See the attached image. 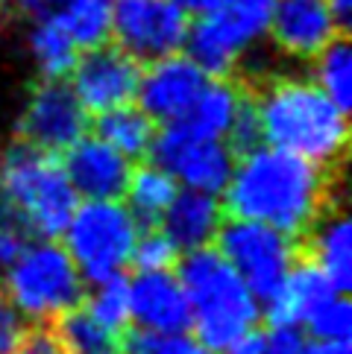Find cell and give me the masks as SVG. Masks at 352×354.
<instances>
[{"mask_svg":"<svg viewBox=\"0 0 352 354\" xmlns=\"http://www.w3.org/2000/svg\"><path fill=\"white\" fill-rule=\"evenodd\" d=\"M211 243H218V252L232 263L235 272L261 301H267L279 290L299 252L297 240L276 232L273 225L238 217L223 220Z\"/></svg>","mask_w":352,"mask_h":354,"instance_id":"obj_8","label":"cell"},{"mask_svg":"<svg viewBox=\"0 0 352 354\" xmlns=\"http://www.w3.org/2000/svg\"><path fill=\"white\" fill-rule=\"evenodd\" d=\"M220 223H223V205L215 199V194L188 187V191H176L170 205L161 214L159 229L182 252H188L197 246H209L215 240Z\"/></svg>","mask_w":352,"mask_h":354,"instance_id":"obj_19","label":"cell"},{"mask_svg":"<svg viewBox=\"0 0 352 354\" xmlns=\"http://www.w3.org/2000/svg\"><path fill=\"white\" fill-rule=\"evenodd\" d=\"M0 290L35 322H53L85 301V278L56 237H42L35 243L30 240L0 275Z\"/></svg>","mask_w":352,"mask_h":354,"instance_id":"obj_6","label":"cell"},{"mask_svg":"<svg viewBox=\"0 0 352 354\" xmlns=\"http://www.w3.org/2000/svg\"><path fill=\"white\" fill-rule=\"evenodd\" d=\"M179 3L188 9V15H200V12H206L215 0H179Z\"/></svg>","mask_w":352,"mask_h":354,"instance_id":"obj_39","label":"cell"},{"mask_svg":"<svg viewBox=\"0 0 352 354\" xmlns=\"http://www.w3.org/2000/svg\"><path fill=\"white\" fill-rule=\"evenodd\" d=\"M0 187L35 237H62L80 205V194L68 182L59 156L24 138L0 149Z\"/></svg>","mask_w":352,"mask_h":354,"instance_id":"obj_4","label":"cell"},{"mask_svg":"<svg viewBox=\"0 0 352 354\" xmlns=\"http://www.w3.org/2000/svg\"><path fill=\"white\" fill-rule=\"evenodd\" d=\"M62 170H65L73 191L88 199H121L130 182V158L121 156L100 138H77L68 149L59 153Z\"/></svg>","mask_w":352,"mask_h":354,"instance_id":"obj_15","label":"cell"},{"mask_svg":"<svg viewBox=\"0 0 352 354\" xmlns=\"http://www.w3.org/2000/svg\"><path fill=\"white\" fill-rule=\"evenodd\" d=\"M15 354H68V351L62 346V339L56 337L53 325L33 322V325H27V331H24Z\"/></svg>","mask_w":352,"mask_h":354,"instance_id":"obj_32","label":"cell"},{"mask_svg":"<svg viewBox=\"0 0 352 354\" xmlns=\"http://www.w3.org/2000/svg\"><path fill=\"white\" fill-rule=\"evenodd\" d=\"M276 0H215L194 15L185 35V53L206 77L232 80L258 56L267 41Z\"/></svg>","mask_w":352,"mask_h":354,"instance_id":"obj_5","label":"cell"},{"mask_svg":"<svg viewBox=\"0 0 352 354\" xmlns=\"http://www.w3.org/2000/svg\"><path fill=\"white\" fill-rule=\"evenodd\" d=\"M68 85L80 100L88 118L103 115L109 109H121L135 103L138 80H141V62L130 56L118 44H97L80 50L77 62L68 73Z\"/></svg>","mask_w":352,"mask_h":354,"instance_id":"obj_11","label":"cell"},{"mask_svg":"<svg viewBox=\"0 0 352 354\" xmlns=\"http://www.w3.org/2000/svg\"><path fill=\"white\" fill-rule=\"evenodd\" d=\"M173 270L191 305L194 339L206 351L220 354L256 328L258 299L211 243L188 249Z\"/></svg>","mask_w":352,"mask_h":354,"instance_id":"obj_3","label":"cell"},{"mask_svg":"<svg viewBox=\"0 0 352 354\" xmlns=\"http://www.w3.org/2000/svg\"><path fill=\"white\" fill-rule=\"evenodd\" d=\"M223 214L258 220L303 240L329 208L344 202V170H326L276 147H256L235 161L223 187Z\"/></svg>","mask_w":352,"mask_h":354,"instance_id":"obj_1","label":"cell"},{"mask_svg":"<svg viewBox=\"0 0 352 354\" xmlns=\"http://www.w3.org/2000/svg\"><path fill=\"white\" fill-rule=\"evenodd\" d=\"M147 156L173 179H182L188 187L206 194H220L235 170L232 149L220 138H197L179 120L165 123V129L150 144Z\"/></svg>","mask_w":352,"mask_h":354,"instance_id":"obj_10","label":"cell"},{"mask_svg":"<svg viewBox=\"0 0 352 354\" xmlns=\"http://www.w3.org/2000/svg\"><path fill=\"white\" fill-rule=\"evenodd\" d=\"M138 223L118 199H88L65 225V249L85 284H100L121 272L138 240Z\"/></svg>","mask_w":352,"mask_h":354,"instance_id":"obj_7","label":"cell"},{"mask_svg":"<svg viewBox=\"0 0 352 354\" xmlns=\"http://www.w3.org/2000/svg\"><path fill=\"white\" fill-rule=\"evenodd\" d=\"M261 339H264V334L253 328V331H247L241 339H235L226 351L229 354H261Z\"/></svg>","mask_w":352,"mask_h":354,"instance_id":"obj_35","label":"cell"},{"mask_svg":"<svg viewBox=\"0 0 352 354\" xmlns=\"http://www.w3.org/2000/svg\"><path fill=\"white\" fill-rule=\"evenodd\" d=\"M306 354H352L349 339H320V343H308Z\"/></svg>","mask_w":352,"mask_h":354,"instance_id":"obj_37","label":"cell"},{"mask_svg":"<svg viewBox=\"0 0 352 354\" xmlns=\"http://www.w3.org/2000/svg\"><path fill=\"white\" fill-rule=\"evenodd\" d=\"M132 267L135 272H153V270H173L179 261V246L156 225V229L138 232V240L132 246Z\"/></svg>","mask_w":352,"mask_h":354,"instance_id":"obj_29","label":"cell"},{"mask_svg":"<svg viewBox=\"0 0 352 354\" xmlns=\"http://www.w3.org/2000/svg\"><path fill=\"white\" fill-rule=\"evenodd\" d=\"M130 319L156 331H191V305L170 270L138 272L130 284Z\"/></svg>","mask_w":352,"mask_h":354,"instance_id":"obj_16","label":"cell"},{"mask_svg":"<svg viewBox=\"0 0 352 354\" xmlns=\"http://www.w3.org/2000/svg\"><path fill=\"white\" fill-rule=\"evenodd\" d=\"M308 337L297 325H273L261 339V354H306Z\"/></svg>","mask_w":352,"mask_h":354,"instance_id":"obj_33","label":"cell"},{"mask_svg":"<svg viewBox=\"0 0 352 354\" xmlns=\"http://www.w3.org/2000/svg\"><path fill=\"white\" fill-rule=\"evenodd\" d=\"M88 132V115L65 80H42L30 91L15 138L59 156Z\"/></svg>","mask_w":352,"mask_h":354,"instance_id":"obj_12","label":"cell"},{"mask_svg":"<svg viewBox=\"0 0 352 354\" xmlns=\"http://www.w3.org/2000/svg\"><path fill=\"white\" fill-rule=\"evenodd\" d=\"M299 252L317 263L323 275L329 278L335 293H349L352 287V232H349V217L346 205H335L314 223V229L297 240Z\"/></svg>","mask_w":352,"mask_h":354,"instance_id":"obj_18","label":"cell"},{"mask_svg":"<svg viewBox=\"0 0 352 354\" xmlns=\"http://www.w3.org/2000/svg\"><path fill=\"white\" fill-rule=\"evenodd\" d=\"M341 30L326 0H276L267 41L285 59L311 62Z\"/></svg>","mask_w":352,"mask_h":354,"instance_id":"obj_14","label":"cell"},{"mask_svg":"<svg viewBox=\"0 0 352 354\" xmlns=\"http://www.w3.org/2000/svg\"><path fill=\"white\" fill-rule=\"evenodd\" d=\"M18 12H24L27 18H39V15H50L56 9L59 0H12Z\"/></svg>","mask_w":352,"mask_h":354,"instance_id":"obj_36","label":"cell"},{"mask_svg":"<svg viewBox=\"0 0 352 354\" xmlns=\"http://www.w3.org/2000/svg\"><path fill=\"white\" fill-rule=\"evenodd\" d=\"M335 296V287L329 284V278L323 275V270L314 263L306 252H297V261L291 263V270L282 278L279 290L264 301V319L267 325H303L308 319V313Z\"/></svg>","mask_w":352,"mask_h":354,"instance_id":"obj_17","label":"cell"},{"mask_svg":"<svg viewBox=\"0 0 352 354\" xmlns=\"http://www.w3.org/2000/svg\"><path fill=\"white\" fill-rule=\"evenodd\" d=\"M130 196V208L132 217L138 223V229H156L161 214L170 205V199L176 196V179L161 170L159 164H138L130 170V182H127V194Z\"/></svg>","mask_w":352,"mask_h":354,"instance_id":"obj_23","label":"cell"},{"mask_svg":"<svg viewBox=\"0 0 352 354\" xmlns=\"http://www.w3.org/2000/svg\"><path fill=\"white\" fill-rule=\"evenodd\" d=\"M209 80L211 77H206L203 68L179 50L150 59L141 65V80H138V109H144L156 123H170L194 106Z\"/></svg>","mask_w":352,"mask_h":354,"instance_id":"obj_13","label":"cell"},{"mask_svg":"<svg viewBox=\"0 0 352 354\" xmlns=\"http://www.w3.org/2000/svg\"><path fill=\"white\" fill-rule=\"evenodd\" d=\"M303 325H308L311 337H317V339H349V334H352V305H349V299L344 293L329 296L308 313V319Z\"/></svg>","mask_w":352,"mask_h":354,"instance_id":"obj_30","label":"cell"},{"mask_svg":"<svg viewBox=\"0 0 352 354\" xmlns=\"http://www.w3.org/2000/svg\"><path fill=\"white\" fill-rule=\"evenodd\" d=\"M24 331H27L24 313L12 305L9 296L0 290V354H15Z\"/></svg>","mask_w":352,"mask_h":354,"instance_id":"obj_31","label":"cell"},{"mask_svg":"<svg viewBox=\"0 0 352 354\" xmlns=\"http://www.w3.org/2000/svg\"><path fill=\"white\" fill-rule=\"evenodd\" d=\"M50 325L71 354H121V334H112L109 328L100 325L85 310V305L65 310Z\"/></svg>","mask_w":352,"mask_h":354,"instance_id":"obj_25","label":"cell"},{"mask_svg":"<svg viewBox=\"0 0 352 354\" xmlns=\"http://www.w3.org/2000/svg\"><path fill=\"white\" fill-rule=\"evenodd\" d=\"M0 32H3V12H0Z\"/></svg>","mask_w":352,"mask_h":354,"instance_id":"obj_40","label":"cell"},{"mask_svg":"<svg viewBox=\"0 0 352 354\" xmlns=\"http://www.w3.org/2000/svg\"><path fill=\"white\" fill-rule=\"evenodd\" d=\"M197 354H215V351H206V348H200V351H197Z\"/></svg>","mask_w":352,"mask_h":354,"instance_id":"obj_41","label":"cell"},{"mask_svg":"<svg viewBox=\"0 0 352 354\" xmlns=\"http://www.w3.org/2000/svg\"><path fill=\"white\" fill-rule=\"evenodd\" d=\"M191 15L179 0H112V35L138 62L182 50Z\"/></svg>","mask_w":352,"mask_h":354,"instance_id":"obj_9","label":"cell"},{"mask_svg":"<svg viewBox=\"0 0 352 354\" xmlns=\"http://www.w3.org/2000/svg\"><path fill=\"white\" fill-rule=\"evenodd\" d=\"M30 232L12 223H0V275L6 272V267L21 255V249L30 243Z\"/></svg>","mask_w":352,"mask_h":354,"instance_id":"obj_34","label":"cell"},{"mask_svg":"<svg viewBox=\"0 0 352 354\" xmlns=\"http://www.w3.org/2000/svg\"><path fill=\"white\" fill-rule=\"evenodd\" d=\"M94 135L109 147H115L121 156L141 161L150 153V144L156 138V120L144 109L121 106L109 109L103 115H94Z\"/></svg>","mask_w":352,"mask_h":354,"instance_id":"obj_22","label":"cell"},{"mask_svg":"<svg viewBox=\"0 0 352 354\" xmlns=\"http://www.w3.org/2000/svg\"><path fill=\"white\" fill-rule=\"evenodd\" d=\"M85 310L94 319L109 328L112 334H121L130 325V281L123 272L109 275L106 281L97 284V293H91Z\"/></svg>","mask_w":352,"mask_h":354,"instance_id":"obj_27","label":"cell"},{"mask_svg":"<svg viewBox=\"0 0 352 354\" xmlns=\"http://www.w3.org/2000/svg\"><path fill=\"white\" fill-rule=\"evenodd\" d=\"M326 6L332 9V15L337 18V24H341V27H346L349 15H352V0H326Z\"/></svg>","mask_w":352,"mask_h":354,"instance_id":"obj_38","label":"cell"},{"mask_svg":"<svg viewBox=\"0 0 352 354\" xmlns=\"http://www.w3.org/2000/svg\"><path fill=\"white\" fill-rule=\"evenodd\" d=\"M241 85L256 103L261 141L326 170L346 167V111L337 109L314 80L297 73H264Z\"/></svg>","mask_w":352,"mask_h":354,"instance_id":"obj_2","label":"cell"},{"mask_svg":"<svg viewBox=\"0 0 352 354\" xmlns=\"http://www.w3.org/2000/svg\"><path fill=\"white\" fill-rule=\"evenodd\" d=\"M30 21L27 50L35 71L42 73V80H68L73 62L80 56V47L73 44V39L53 15H39Z\"/></svg>","mask_w":352,"mask_h":354,"instance_id":"obj_21","label":"cell"},{"mask_svg":"<svg viewBox=\"0 0 352 354\" xmlns=\"http://www.w3.org/2000/svg\"><path fill=\"white\" fill-rule=\"evenodd\" d=\"M200 343L185 331H156L127 325L121 331V354H197Z\"/></svg>","mask_w":352,"mask_h":354,"instance_id":"obj_28","label":"cell"},{"mask_svg":"<svg viewBox=\"0 0 352 354\" xmlns=\"http://www.w3.org/2000/svg\"><path fill=\"white\" fill-rule=\"evenodd\" d=\"M314 82L317 88L332 100L337 109H344L349 115L352 106V47L344 35H337L326 44L317 56L311 59Z\"/></svg>","mask_w":352,"mask_h":354,"instance_id":"obj_26","label":"cell"},{"mask_svg":"<svg viewBox=\"0 0 352 354\" xmlns=\"http://www.w3.org/2000/svg\"><path fill=\"white\" fill-rule=\"evenodd\" d=\"M244 85L235 80H209L206 88L194 100V106L176 118L191 135L197 138H226L229 123L235 118V109L241 103Z\"/></svg>","mask_w":352,"mask_h":354,"instance_id":"obj_20","label":"cell"},{"mask_svg":"<svg viewBox=\"0 0 352 354\" xmlns=\"http://www.w3.org/2000/svg\"><path fill=\"white\" fill-rule=\"evenodd\" d=\"M80 50L97 47L112 35V0H59L50 12Z\"/></svg>","mask_w":352,"mask_h":354,"instance_id":"obj_24","label":"cell"}]
</instances>
